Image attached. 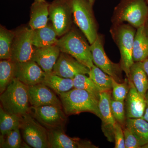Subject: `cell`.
<instances>
[{
    "label": "cell",
    "instance_id": "cb8c5ba5",
    "mask_svg": "<svg viewBox=\"0 0 148 148\" xmlns=\"http://www.w3.org/2000/svg\"><path fill=\"white\" fill-rule=\"evenodd\" d=\"M127 127L136 137L142 147L148 143V122L143 118H127L125 122Z\"/></svg>",
    "mask_w": 148,
    "mask_h": 148
},
{
    "label": "cell",
    "instance_id": "5bb4252c",
    "mask_svg": "<svg viewBox=\"0 0 148 148\" xmlns=\"http://www.w3.org/2000/svg\"><path fill=\"white\" fill-rule=\"evenodd\" d=\"M29 100L32 107L53 106L62 108V103L53 90L42 83L28 86Z\"/></svg>",
    "mask_w": 148,
    "mask_h": 148
},
{
    "label": "cell",
    "instance_id": "ffe728a7",
    "mask_svg": "<svg viewBox=\"0 0 148 148\" xmlns=\"http://www.w3.org/2000/svg\"><path fill=\"white\" fill-rule=\"evenodd\" d=\"M57 36L52 23L48 22L45 27L33 30L32 43L37 48L54 45L58 42Z\"/></svg>",
    "mask_w": 148,
    "mask_h": 148
},
{
    "label": "cell",
    "instance_id": "f546056e",
    "mask_svg": "<svg viewBox=\"0 0 148 148\" xmlns=\"http://www.w3.org/2000/svg\"><path fill=\"white\" fill-rule=\"evenodd\" d=\"M74 88L82 89L90 93L99 101L101 91L90 77L78 74L73 79Z\"/></svg>",
    "mask_w": 148,
    "mask_h": 148
},
{
    "label": "cell",
    "instance_id": "d4e9b609",
    "mask_svg": "<svg viewBox=\"0 0 148 148\" xmlns=\"http://www.w3.org/2000/svg\"><path fill=\"white\" fill-rule=\"evenodd\" d=\"M16 63L10 59L0 61V93L1 94L15 78Z\"/></svg>",
    "mask_w": 148,
    "mask_h": 148
},
{
    "label": "cell",
    "instance_id": "8fae6325",
    "mask_svg": "<svg viewBox=\"0 0 148 148\" xmlns=\"http://www.w3.org/2000/svg\"><path fill=\"white\" fill-rule=\"evenodd\" d=\"M103 44L101 36L98 35L95 41L90 45L93 63L117 82H122L123 70L120 64L113 63L109 59L104 50Z\"/></svg>",
    "mask_w": 148,
    "mask_h": 148
},
{
    "label": "cell",
    "instance_id": "8d00e7d4",
    "mask_svg": "<svg viewBox=\"0 0 148 148\" xmlns=\"http://www.w3.org/2000/svg\"><path fill=\"white\" fill-rule=\"evenodd\" d=\"M145 98L146 103H147V106L148 107V90L146 93L145 96Z\"/></svg>",
    "mask_w": 148,
    "mask_h": 148
},
{
    "label": "cell",
    "instance_id": "52a82bcc",
    "mask_svg": "<svg viewBox=\"0 0 148 148\" xmlns=\"http://www.w3.org/2000/svg\"><path fill=\"white\" fill-rule=\"evenodd\" d=\"M20 130L23 140L31 147L49 148L48 130L30 112L22 116Z\"/></svg>",
    "mask_w": 148,
    "mask_h": 148
},
{
    "label": "cell",
    "instance_id": "4fadbf2b",
    "mask_svg": "<svg viewBox=\"0 0 148 148\" xmlns=\"http://www.w3.org/2000/svg\"><path fill=\"white\" fill-rule=\"evenodd\" d=\"M49 148H97L90 141L71 138L65 134L64 128L48 130Z\"/></svg>",
    "mask_w": 148,
    "mask_h": 148
},
{
    "label": "cell",
    "instance_id": "d6986e66",
    "mask_svg": "<svg viewBox=\"0 0 148 148\" xmlns=\"http://www.w3.org/2000/svg\"><path fill=\"white\" fill-rule=\"evenodd\" d=\"M49 3L46 0H34L31 7L30 28L32 30L45 27L49 22Z\"/></svg>",
    "mask_w": 148,
    "mask_h": 148
},
{
    "label": "cell",
    "instance_id": "74e56055",
    "mask_svg": "<svg viewBox=\"0 0 148 148\" xmlns=\"http://www.w3.org/2000/svg\"><path fill=\"white\" fill-rule=\"evenodd\" d=\"M88 1H89V3H90V4L92 6L93 5V3H94L95 0H88Z\"/></svg>",
    "mask_w": 148,
    "mask_h": 148
},
{
    "label": "cell",
    "instance_id": "f35d334b",
    "mask_svg": "<svg viewBox=\"0 0 148 148\" xmlns=\"http://www.w3.org/2000/svg\"><path fill=\"white\" fill-rule=\"evenodd\" d=\"M141 148H148V143L145 145L143 146V147H142Z\"/></svg>",
    "mask_w": 148,
    "mask_h": 148
},
{
    "label": "cell",
    "instance_id": "83f0119b",
    "mask_svg": "<svg viewBox=\"0 0 148 148\" xmlns=\"http://www.w3.org/2000/svg\"><path fill=\"white\" fill-rule=\"evenodd\" d=\"M101 92H111L112 90V77L94 65L90 69L88 74Z\"/></svg>",
    "mask_w": 148,
    "mask_h": 148
},
{
    "label": "cell",
    "instance_id": "2e32d148",
    "mask_svg": "<svg viewBox=\"0 0 148 148\" xmlns=\"http://www.w3.org/2000/svg\"><path fill=\"white\" fill-rule=\"evenodd\" d=\"M111 92L100 93L98 108L102 120V130L108 141L112 142L114 139V127L116 121L112 113L111 107Z\"/></svg>",
    "mask_w": 148,
    "mask_h": 148
},
{
    "label": "cell",
    "instance_id": "44dd1931",
    "mask_svg": "<svg viewBox=\"0 0 148 148\" xmlns=\"http://www.w3.org/2000/svg\"><path fill=\"white\" fill-rule=\"evenodd\" d=\"M134 62H143L148 58V36L145 25L138 28L133 43Z\"/></svg>",
    "mask_w": 148,
    "mask_h": 148
},
{
    "label": "cell",
    "instance_id": "7c38bea8",
    "mask_svg": "<svg viewBox=\"0 0 148 148\" xmlns=\"http://www.w3.org/2000/svg\"><path fill=\"white\" fill-rule=\"evenodd\" d=\"M90 69L68 53L61 52L52 72L66 78L73 79L78 74L88 75Z\"/></svg>",
    "mask_w": 148,
    "mask_h": 148
},
{
    "label": "cell",
    "instance_id": "1f68e13d",
    "mask_svg": "<svg viewBox=\"0 0 148 148\" xmlns=\"http://www.w3.org/2000/svg\"><path fill=\"white\" fill-rule=\"evenodd\" d=\"M111 107L112 113L116 121L121 125L122 126L125 125L127 118L124 101H116L112 98Z\"/></svg>",
    "mask_w": 148,
    "mask_h": 148
},
{
    "label": "cell",
    "instance_id": "7402d4cb",
    "mask_svg": "<svg viewBox=\"0 0 148 148\" xmlns=\"http://www.w3.org/2000/svg\"><path fill=\"white\" fill-rule=\"evenodd\" d=\"M127 78L140 95L145 98L148 90V77L143 69L142 62H134L130 68Z\"/></svg>",
    "mask_w": 148,
    "mask_h": 148
},
{
    "label": "cell",
    "instance_id": "e0dca14e",
    "mask_svg": "<svg viewBox=\"0 0 148 148\" xmlns=\"http://www.w3.org/2000/svg\"><path fill=\"white\" fill-rule=\"evenodd\" d=\"M129 92L125 100L126 118H143L147 106L145 98L140 95L134 84L129 80Z\"/></svg>",
    "mask_w": 148,
    "mask_h": 148
},
{
    "label": "cell",
    "instance_id": "ba28073f",
    "mask_svg": "<svg viewBox=\"0 0 148 148\" xmlns=\"http://www.w3.org/2000/svg\"><path fill=\"white\" fill-rule=\"evenodd\" d=\"M49 18L58 37L71 29L73 14L71 0H54L49 6Z\"/></svg>",
    "mask_w": 148,
    "mask_h": 148
},
{
    "label": "cell",
    "instance_id": "e575fe53",
    "mask_svg": "<svg viewBox=\"0 0 148 148\" xmlns=\"http://www.w3.org/2000/svg\"><path fill=\"white\" fill-rule=\"evenodd\" d=\"M143 69L148 77V58L142 62Z\"/></svg>",
    "mask_w": 148,
    "mask_h": 148
},
{
    "label": "cell",
    "instance_id": "603a6c76",
    "mask_svg": "<svg viewBox=\"0 0 148 148\" xmlns=\"http://www.w3.org/2000/svg\"><path fill=\"white\" fill-rule=\"evenodd\" d=\"M42 83L49 88L58 95L74 88L73 79L59 76L52 72L45 73V77Z\"/></svg>",
    "mask_w": 148,
    "mask_h": 148
},
{
    "label": "cell",
    "instance_id": "5b68a950",
    "mask_svg": "<svg viewBox=\"0 0 148 148\" xmlns=\"http://www.w3.org/2000/svg\"><path fill=\"white\" fill-rule=\"evenodd\" d=\"M135 34V29L126 24L119 25L114 32V40L120 52V64L127 78L130 68L134 63L132 52Z\"/></svg>",
    "mask_w": 148,
    "mask_h": 148
},
{
    "label": "cell",
    "instance_id": "277c9868",
    "mask_svg": "<svg viewBox=\"0 0 148 148\" xmlns=\"http://www.w3.org/2000/svg\"><path fill=\"white\" fill-rule=\"evenodd\" d=\"M71 4L74 22L92 44L98 35L92 6L88 0H71Z\"/></svg>",
    "mask_w": 148,
    "mask_h": 148
},
{
    "label": "cell",
    "instance_id": "30bf717a",
    "mask_svg": "<svg viewBox=\"0 0 148 148\" xmlns=\"http://www.w3.org/2000/svg\"><path fill=\"white\" fill-rule=\"evenodd\" d=\"M30 113L47 130L64 128L67 121V116L63 108L57 106L32 107Z\"/></svg>",
    "mask_w": 148,
    "mask_h": 148
},
{
    "label": "cell",
    "instance_id": "836d02e7",
    "mask_svg": "<svg viewBox=\"0 0 148 148\" xmlns=\"http://www.w3.org/2000/svg\"><path fill=\"white\" fill-rule=\"evenodd\" d=\"M124 132L125 145L126 148H141L138 140L132 132L127 127L123 130Z\"/></svg>",
    "mask_w": 148,
    "mask_h": 148
},
{
    "label": "cell",
    "instance_id": "7a4b0ae2",
    "mask_svg": "<svg viewBox=\"0 0 148 148\" xmlns=\"http://www.w3.org/2000/svg\"><path fill=\"white\" fill-rule=\"evenodd\" d=\"M63 110L66 115L90 112L101 117L98 101L86 90L73 88L58 94Z\"/></svg>",
    "mask_w": 148,
    "mask_h": 148
},
{
    "label": "cell",
    "instance_id": "8992f818",
    "mask_svg": "<svg viewBox=\"0 0 148 148\" xmlns=\"http://www.w3.org/2000/svg\"><path fill=\"white\" fill-rule=\"evenodd\" d=\"M148 8L145 0H127L118 8L114 16L117 24L127 22L137 29L145 25Z\"/></svg>",
    "mask_w": 148,
    "mask_h": 148
},
{
    "label": "cell",
    "instance_id": "9a60e30c",
    "mask_svg": "<svg viewBox=\"0 0 148 148\" xmlns=\"http://www.w3.org/2000/svg\"><path fill=\"white\" fill-rule=\"evenodd\" d=\"M45 72L35 61L16 63L15 78L28 86L42 83Z\"/></svg>",
    "mask_w": 148,
    "mask_h": 148
},
{
    "label": "cell",
    "instance_id": "d590c367",
    "mask_svg": "<svg viewBox=\"0 0 148 148\" xmlns=\"http://www.w3.org/2000/svg\"><path fill=\"white\" fill-rule=\"evenodd\" d=\"M143 118L146 120L148 122V107L147 106V108H146L145 111V113L144 114V116H143Z\"/></svg>",
    "mask_w": 148,
    "mask_h": 148
},
{
    "label": "cell",
    "instance_id": "4316f807",
    "mask_svg": "<svg viewBox=\"0 0 148 148\" xmlns=\"http://www.w3.org/2000/svg\"><path fill=\"white\" fill-rule=\"evenodd\" d=\"M15 31L8 30L1 25L0 27V58L10 59Z\"/></svg>",
    "mask_w": 148,
    "mask_h": 148
},
{
    "label": "cell",
    "instance_id": "3957f363",
    "mask_svg": "<svg viewBox=\"0 0 148 148\" xmlns=\"http://www.w3.org/2000/svg\"><path fill=\"white\" fill-rule=\"evenodd\" d=\"M56 45L61 52L71 56L89 69L94 66L90 46L76 30L71 29L58 39Z\"/></svg>",
    "mask_w": 148,
    "mask_h": 148
},
{
    "label": "cell",
    "instance_id": "4dcf8cb0",
    "mask_svg": "<svg viewBox=\"0 0 148 148\" xmlns=\"http://www.w3.org/2000/svg\"><path fill=\"white\" fill-rule=\"evenodd\" d=\"M112 98L116 101H125L130 89L128 79L126 78L123 82L121 83L117 82L112 77Z\"/></svg>",
    "mask_w": 148,
    "mask_h": 148
},
{
    "label": "cell",
    "instance_id": "9c48e42d",
    "mask_svg": "<svg viewBox=\"0 0 148 148\" xmlns=\"http://www.w3.org/2000/svg\"><path fill=\"white\" fill-rule=\"evenodd\" d=\"M33 30L27 27H20L15 31L10 60L15 63L33 60L37 48L32 41Z\"/></svg>",
    "mask_w": 148,
    "mask_h": 148
},
{
    "label": "cell",
    "instance_id": "ac0fdd59",
    "mask_svg": "<svg viewBox=\"0 0 148 148\" xmlns=\"http://www.w3.org/2000/svg\"><path fill=\"white\" fill-rule=\"evenodd\" d=\"M61 50L57 45L37 48L33 61H35L46 73L53 71Z\"/></svg>",
    "mask_w": 148,
    "mask_h": 148
},
{
    "label": "cell",
    "instance_id": "f1b7e54d",
    "mask_svg": "<svg viewBox=\"0 0 148 148\" xmlns=\"http://www.w3.org/2000/svg\"><path fill=\"white\" fill-rule=\"evenodd\" d=\"M0 138L1 148H31L22 140L20 129L11 130L4 136L1 134Z\"/></svg>",
    "mask_w": 148,
    "mask_h": 148
},
{
    "label": "cell",
    "instance_id": "6da1fadb",
    "mask_svg": "<svg viewBox=\"0 0 148 148\" xmlns=\"http://www.w3.org/2000/svg\"><path fill=\"white\" fill-rule=\"evenodd\" d=\"M1 106L9 113L23 116L30 112L28 86L16 78L0 96Z\"/></svg>",
    "mask_w": 148,
    "mask_h": 148
},
{
    "label": "cell",
    "instance_id": "d6a6232c",
    "mask_svg": "<svg viewBox=\"0 0 148 148\" xmlns=\"http://www.w3.org/2000/svg\"><path fill=\"white\" fill-rule=\"evenodd\" d=\"M115 148H125L124 132L121 125L116 123L114 127Z\"/></svg>",
    "mask_w": 148,
    "mask_h": 148
},
{
    "label": "cell",
    "instance_id": "484cf974",
    "mask_svg": "<svg viewBox=\"0 0 148 148\" xmlns=\"http://www.w3.org/2000/svg\"><path fill=\"white\" fill-rule=\"evenodd\" d=\"M22 116L9 113L1 106L0 107V131L1 134L5 135L10 131L20 129Z\"/></svg>",
    "mask_w": 148,
    "mask_h": 148
}]
</instances>
